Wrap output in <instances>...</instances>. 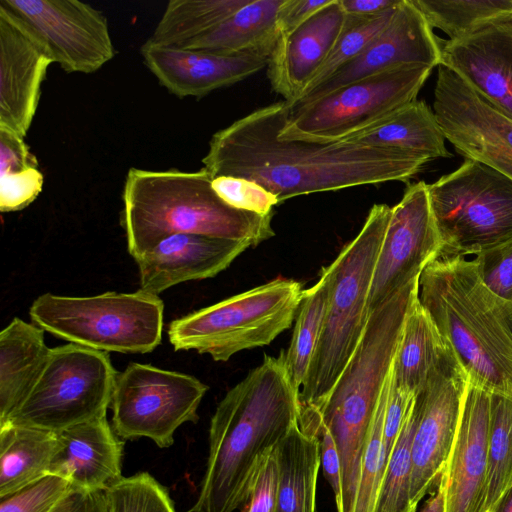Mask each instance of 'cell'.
<instances>
[{"instance_id": "obj_46", "label": "cell", "mask_w": 512, "mask_h": 512, "mask_svg": "<svg viewBox=\"0 0 512 512\" xmlns=\"http://www.w3.org/2000/svg\"><path fill=\"white\" fill-rule=\"evenodd\" d=\"M50 512H108L104 491L72 488Z\"/></svg>"}, {"instance_id": "obj_23", "label": "cell", "mask_w": 512, "mask_h": 512, "mask_svg": "<svg viewBox=\"0 0 512 512\" xmlns=\"http://www.w3.org/2000/svg\"><path fill=\"white\" fill-rule=\"evenodd\" d=\"M140 52L159 83L179 98L203 97L244 80L269 62V57L257 53L219 55L147 43L141 46Z\"/></svg>"}, {"instance_id": "obj_45", "label": "cell", "mask_w": 512, "mask_h": 512, "mask_svg": "<svg viewBox=\"0 0 512 512\" xmlns=\"http://www.w3.org/2000/svg\"><path fill=\"white\" fill-rule=\"evenodd\" d=\"M331 0H284L278 14L280 35L301 25Z\"/></svg>"}, {"instance_id": "obj_44", "label": "cell", "mask_w": 512, "mask_h": 512, "mask_svg": "<svg viewBox=\"0 0 512 512\" xmlns=\"http://www.w3.org/2000/svg\"><path fill=\"white\" fill-rule=\"evenodd\" d=\"M300 426L305 431L313 433L319 438L320 465H322L323 474L332 488L336 508H338L342 497V477L340 457L335 440L329 430L323 425Z\"/></svg>"}, {"instance_id": "obj_16", "label": "cell", "mask_w": 512, "mask_h": 512, "mask_svg": "<svg viewBox=\"0 0 512 512\" xmlns=\"http://www.w3.org/2000/svg\"><path fill=\"white\" fill-rule=\"evenodd\" d=\"M433 112L445 138L459 154L512 179V119L444 65L438 66Z\"/></svg>"}, {"instance_id": "obj_37", "label": "cell", "mask_w": 512, "mask_h": 512, "mask_svg": "<svg viewBox=\"0 0 512 512\" xmlns=\"http://www.w3.org/2000/svg\"><path fill=\"white\" fill-rule=\"evenodd\" d=\"M398 5L382 14L371 17L346 15L344 29L329 57L300 98L325 82L339 69L360 55L373 39L390 23Z\"/></svg>"}, {"instance_id": "obj_7", "label": "cell", "mask_w": 512, "mask_h": 512, "mask_svg": "<svg viewBox=\"0 0 512 512\" xmlns=\"http://www.w3.org/2000/svg\"><path fill=\"white\" fill-rule=\"evenodd\" d=\"M29 315L45 332L69 343L108 353H149L161 343L164 303L140 289L89 297L45 293L34 300Z\"/></svg>"}, {"instance_id": "obj_12", "label": "cell", "mask_w": 512, "mask_h": 512, "mask_svg": "<svg viewBox=\"0 0 512 512\" xmlns=\"http://www.w3.org/2000/svg\"><path fill=\"white\" fill-rule=\"evenodd\" d=\"M207 390L192 375L130 363L116 377L110 406L113 429L121 439L146 437L168 448L181 425L198 421Z\"/></svg>"}, {"instance_id": "obj_31", "label": "cell", "mask_w": 512, "mask_h": 512, "mask_svg": "<svg viewBox=\"0 0 512 512\" xmlns=\"http://www.w3.org/2000/svg\"><path fill=\"white\" fill-rule=\"evenodd\" d=\"M249 0H171L145 43L159 47L183 48L207 34Z\"/></svg>"}, {"instance_id": "obj_35", "label": "cell", "mask_w": 512, "mask_h": 512, "mask_svg": "<svg viewBox=\"0 0 512 512\" xmlns=\"http://www.w3.org/2000/svg\"><path fill=\"white\" fill-rule=\"evenodd\" d=\"M430 27L449 40L462 38L492 22L512 16V0H412Z\"/></svg>"}, {"instance_id": "obj_36", "label": "cell", "mask_w": 512, "mask_h": 512, "mask_svg": "<svg viewBox=\"0 0 512 512\" xmlns=\"http://www.w3.org/2000/svg\"><path fill=\"white\" fill-rule=\"evenodd\" d=\"M418 412L414 402L388 460L373 512H416L411 502L412 442Z\"/></svg>"}, {"instance_id": "obj_41", "label": "cell", "mask_w": 512, "mask_h": 512, "mask_svg": "<svg viewBox=\"0 0 512 512\" xmlns=\"http://www.w3.org/2000/svg\"><path fill=\"white\" fill-rule=\"evenodd\" d=\"M474 259L485 285L512 301V237L483 250Z\"/></svg>"}, {"instance_id": "obj_8", "label": "cell", "mask_w": 512, "mask_h": 512, "mask_svg": "<svg viewBox=\"0 0 512 512\" xmlns=\"http://www.w3.org/2000/svg\"><path fill=\"white\" fill-rule=\"evenodd\" d=\"M301 283L278 278L173 320L168 337L176 351L194 350L214 361L270 344L295 320Z\"/></svg>"}, {"instance_id": "obj_29", "label": "cell", "mask_w": 512, "mask_h": 512, "mask_svg": "<svg viewBox=\"0 0 512 512\" xmlns=\"http://www.w3.org/2000/svg\"><path fill=\"white\" fill-rule=\"evenodd\" d=\"M451 351L452 347L417 295L407 313L393 359L392 381L399 388L416 394Z\"/></svg>"}, {"instance_id": "obj_21", "label": "cell", "mask_w": 512, "mask_h": 512, "mask_svg": "<svg viewBox=\"0 0 512 512\" xmlns=\"http://www.w3.org/2000/svg\"><path fill=\"white\" fill-rule=\"evenodd\" d=\"M345 22L339 0H331L301 25L279 36L269 58L267 76L272 89L290 106L329 57Z\"/></svg>"}, {"instance_id": "obj_43", "label": "cell", "mask_w": 512, "mask_h": 512, "mask_svg": "<svg viewBox=\"0 0 512 512\" xmlns=\"http://www.w3.org/2000/svg\"><path fill=\"white\" fill-rule=\"evenodd\" d=\"M414 399L415 394L396 386L391 377L383 427V443L387 461L397 442Z\"/></svg>"}, {"instance_id": "obj_5", "label": "cell", "mask_w": 512, "mask_h": 512, "mask_svg": "<svg viewBox=\"0 0 512 512\" xmlns=\"http://www.w3.org/2000/svg\"><path fill=\"white\" fill-rule=\"evenodd\" d=\"M121 225L127 250L135 259L175 234H200L256 246L274 236L273 213L237 209L212 188V176L177 169H129L123 194Z\"/></svg>"}, {"instance_id": "obj_6", "label": "cell", "mask_w": 512, "mask_h": 512, "mask_svg": "<svg viewBox=\"0 0 512 512\" xmlns=\"http://www.w3.org/2000/svg\"><path fill=\"white\" fill-rule=\"evenodd\" d=\"M391 207L374 204L357 234L325 270L329 296L321 336L303 385L300 408L316 407L328 395L365 330L368 296Z\"/></svg>"}, {"instance_id": "obj_19", "label": "cell", "mask_w": 512, "mask_h": 512, "mask_svg": "<svg viewBox=\"0 0 512 512\" xmlns=\"http://www.w3.org/2000/svg\"><path fill=\"white\" fill-rule=\"evenodd\" d=\"M440 46V65L512 119V16Z\"/></svg>"}, {"instance_id": "obj_27", "label": "cell", "mask_w": 512, "mask_h": 512, "mask_svg": "<svg viewBox=\"0 0 512 512\" xmlns=\"http://www.w3.org/2000/svg\"><path fill=\"white\" fill-rule=\"evenodd\" d=\"M445 139L434 112L416 99L342 141L398 149L430 161L452 156Z\"/></svg>"}, {"instance_id": "obj_49", "label": "cell", "mask_w": 512, "mask_h": 512, "mask_svg": "<svg viewBox=\"0 0 512 512\" xmlns=\"http://www.w3.org/2000/svg\"><path fill=\"white\" fill-rule=\"evenodd\" d=\"M491 512H512V486L502 495Z\"/></svg>"}, {"instance_id": "obj_30", "label": "cell", "mask_w": 512, "mask_h": 512, "mask_svg": "<svg viewBox=\"0 0 512 512\" xmlns=\"http://www.w3.org/2000/svg\"><path fill=\"white\" fill-rule=\"evenodd\" d=\"M56 446L55 432L0 425V497L48 475Z\"/></svg>"}, {"instance_id": "obj_33", "label": "cell", "mask_w": 512, "mask_h": 512, "mask_svg": "<svg viewBox=\"0 0 512 512\" xmlns=\"http://www.w3.org/2000/svg\"><path fill=\"white\" fill-rule=\"evenodd\" d=\"M43 175L24 138L0 128V210L19 211L41 193Z\"/></svg>"}, {"instance_id": "obj_3", "label": "cell", "mask_w": 512, "mask_h": 512, "mask_svg": "<svg viewBox=\"0 0 512 512\" xmlns=\"http://www.w3.org/2000/svg\"><path fill=\"white\" fill-rule=\"evenodd\" d=\"M419 277L369 315L363 335L334 386L316 407L300 408L299 423L320 424L333 436L341 463L337 512H354L361 463L374 415L388 380Z\"/></svg>"}, {"instance_id": "obj_48", "label": "cell", "mask_w": 512, "mask_h": 512, "mask_svg": "<svg viewBox=\"0 0 512 512\" xmlns=\"http://www.w3.org/2000/svg\"><path fill=\"white\" fill-rule=\"evenodd\" d=\"M419 512H445V490L440 478L436 484V488L425 501Z\"/></svg>"}, {"instance_id": "obj_40", "label": "cell", "mask_w": 512, "mask_h": 512, "mask_svg": "<svg viewBox=\"0 0 512 512\" xmlns=\"http://www.w3.org/2000/svg\"><path fill=\"white\" fill-rule=\"evenodd\" d=\"M212 188L229 205L258 214L273 213L278 199L257 183L231 176L212 178Z\"/></svg>"}, {"instance_id": "obj_47", "label": "cell", "mask_w": 512, "mask_h": 512, "mask_svg": "<svg viewBox=\"0 0 512 512\" xmlns=\"http://www.w3.org/2000/svg\"><path fill=\"white\" fill-rule=\"evenodd\" d=\"M346 15L371 17L397 6L400 0H339Z\"/></svg>"}, {"instance_id": "obj_34", "label": "cell", "mask_w": 512, "mask_h": 512, "mask_svg": "<svg viewBox=\"0 0 512 512\" xmlns=\"http://www.w3.org/2000/svg\"><path fill=\"white\" fill-rule=\"evenodd\" d=\"M512 486V398L491 393L486 477L478 512H491Z\"/></svg>"}, {"instance_id": "obj_1", "label": "cell", "mask_w": 512, "mask_h": 512, "mask_svg": "<svg viewBox=\"0 0 512 512\" xmlns=\"http://www.w3.org/2000/svg\"><path fill=\"white\" fill-rule=\"evenodd\" d=\"M291 106L277 101L216 132L203 168L212 176L251 180L281 204L301 195L389 181L408 182L429 162L393 148L338 141L288 140L279 132Z\"/></svg>"}, {"instance_id": "obj_17", "label": "cell", "mask_w": 512, "mask_h": 512, "mask_svg": "<svg viewBox=\"0 0 512 512\" xmlns=\"http://www.w3.org/2000/svg\"><path fill=\"white\" fill-rule=\"evenodd\" d=\"M440 64V40L413 1L401 0L390 23L360 55L295 104L323 97L348 84L395 67L423 65L434 68Z\"/></svg>"}, {"instance_id": "obj_26", "label": "cell", "mask_w": 512, "mask_h": 512, "mask_svg": "<svg viewBox=\"0 0 512 512\" xmlns=\"http://www.w3.org/2000/svg\"><path fill=\"white\" fill-rule=\"evenodd\" d=\"M283 2L249 0L219 26L182 49L219 55L257 53L270 58L280 36L278 14Z\"/></svg>"}, {"instance_id": "obj_22", "label": "cell", "mask_w": 512, "mask_h": 512, "mask_svg": "<svg viewBox=\"0 0 512 512\" xmlns=\"http://www.w3.org/2000/svg\"><path fill=\"white\" fill-rule=\"evenodd\" d=\"M251 245L200 234L171 235L135 258L140 290L162 293L191 280L216 276Z\"/></svg>"}, {"instance_id": "obj_42", "label": "cell", "mask_w": 512, "mask_h": 512, "mask_svg": "<svg viewBox=\"0 0 512 512\" xmlns=\"http://www.w3.org/2000/svg\"><path fill=\"white\" fill-rule=\"evenodd\" d=\"M277 487L278 467L273 450L259 465L241 512H274Z\"/></svg>"}, {"instance_id": "obj_15", "label": "cell", "mask_w": 512, "mask_h": 512, "mask_svg": "<svg viewBox=\"0 0 512 512\" xmlns=\"http://www.w3.org/2000/svg\"><path fill=\"white\" fill-rule=\"evenodd\" d=\"M428 184L408 185L391 214L380 246L368 296L369 313L418 278L441 252Z\"/></svg>"}, {"instance_id": "obj_18", "label": "cell", "mask_w": 512, "mask_h": 512, "mask_svg": "<svg viewBox=\"0 0 512 512\" xmlns=\"http://www.w3.org/2000/svg\"><path fill=\"white\" fill-rule=\"evenodd\" d=\"M54 63L47 47L0 6V128L25 137L34 119L41 85Z\"/></svg>"}, {"instance_id": "obj_11", "label": "cell", "mask_w": 512, "mask_h": 512, "mask_svg": "<svg viewBox=\"0 0 512 512\" xmlns=\"http://www.w3.org/2000/svg\"><path fill=\"white\" fill-rule=\"evenodd\" d=\"M432 70L399 66L294 104L279 136L316 143L342 141L416 100Z\"/></svg>"}, {"instance_id": "obj_32", "label": "cell", "mask_w": 512, "mask_h": 512, "mask_svg": "<svg viewBox=\"0 0 512 512\" xmlns=\"http://www.w3.org/2000/svg\"><path fill=\"white\" fill-rule=\"evenodd\" d=\"M329 285L328 273L323 268L319 280L303 291L290 344L286 351L281 352L290 380L298 391L305 381L321 336Z\"/></svg>"}, {"instance_id": "obj_2", "label": "cell", "mask_w": 512, "mask_h": 512, "mask_svg": "<svg viewBox=\"0 0 512 512\" xmlns=\"http://www.w3.org/2000/svg\"><path fill=\"white\" fill-rule=\"evenodd\" d=\"M300 418L299 391L282 355L263 361L219 402L209 427V452L197 500L189 512H235L254 476Z\"/></svg>"}, {"instance_id": "obj_38", "label": "cell", "mask_w": 512, "mask_h": 512, "mask_svg": "<svg viewBox=\"0 0 512 512\" xmlns=\"http://www.w3.org/2000/svg\"><path fill=\"white\" fill-rule=\"evenodd\" d=\"M104 494L108 512H177L168 489L148 472L122 476Z\"/></svg>"}, {"instance_id": "obj_20", "label": "cell", "mask_w": 512, "mask_h": 512, "mask_svg": "<svg viewBox=\"0 0 512 512\" xmlns=\"http://www.w3.org/2000/svg\"><path fill=\"white\" fill-rule=\"evenodd\" d=\"M491 392L470 379L456 435L440 476L445 512H478L488 458Z\"/></svg>"}, {"instance_id": "obj_28", "label": "cell", "mask_w": 512, "mask_h": 512, "mask_svg": "<svg viewBox=\"0 0 512 512\" xmlns=\"http://www.w3.org/2000/svg\"><path fill=\"white\" fill-rule=\"evenodd\" d=\"M278 487L274 512H315L320 443L296 422L274 448Z\"/></svg>"}, {"instance_id": "obj_4", "label": "cell", "mask_w": 512, "mask_h": 512, "mask_svg": "<svg viewBox=\"0 0 512 512\" xmlns=\"http://www.w3.org/2000/svg\"><path fill=\"white\" fill-rule=\"evenodd\" d=\"M418 300L469 379L512 398V301L485 285L475 259L431 261L419 276Z\"/></svg>"}, {"instance_id": "obj_10", "label": "cell", "mask_w": 512, "mask_h": 512, "mask_svg": "<svg viewBox=\"0 0 512 512\" xmlns=\"http://www.w3.org/2000/svg\"><path fill=\"white\" fill-rule=\"evenodd\" d=\"M117 375L108 352L75 343L51 348L32 388L0 425L57 433L106 417Z\"/></svg>"}, {"instance_id": "obj_24", "label": "cell", "mask_w": 512, "mask_h": 512, "mask_svg": "<svg viewBox=\"0 0 512 512\" xmlns=\"http://www.w3.org/2000/svg\"><path fill=\"white\" fill-rule=\"evenodd\" d=\"M49 474L84 491H104L122 477L124 442L106 417L61 430Z\"/></svg>"}, {"instance_id": "obj_9", "label": "cell", "mask_w": 512, "mask_h": 512, "mask_svg": "<svg viewBox=\"0 0 512 512\" xmlns=\"http://www.w3.org/2000/svg\"><path fill=\"white\" fill-rule=\"evenodd\" d=\"M441 239L438 258L477 255L512 237V179L489 165L466 159L428 184Z\"/></svg>"}, {"instance_id": "obj_13", "label": "cell", "mask_w": 512, "mask_h": 512, "mask_svg": "<svg viewBox=\"0 0 512 512\" xmlns=\"http://www.w3.org/2000/svg\"><path fill=\"white\" fill-rule=\"evenodd\" d=\"M67 73L90 74L116 55L104 13L77 0H1Z\"/></svg>"}, {"instance_id": "obj_14", "label": "cell", "mask_w": 512, "mask_h": 512, "mask_svg": "<svg viewBox=\"0 0 512 512\" xmlns=\"http://www.w3.org/2000/svg\"><path fill=\"white\" fill-rule=\"evenodd\" d=\"M469 376L452 349L415 394L418 412L412 442L411 502L436 486L447 462L460 419Z\"/></svg>"}, {"instance_id": "obj_25", "label": "cell", "mask_w": 512, "mask_h": 512, "mask_svg": "<svg viewBox=\"0 0 512 512\" xmlns=\"http://www.w3.org/2000/svg\"><path fill=\"white\" fill-rule=\"evenodd\" d=\"M44 332L14 318L0 333V424L24 400L45 365L51 348Z\"/></svg>"}, {"instance_id": "obj_39", "label": "cell", "mask_w": 512, "mask_h": 512, "mask_svg": "<svg viewBox=\"0 0 512 512\" xmlns=\"http://www.w3.org/2000/svg\"><path fill=\"white\" fill-rule=\"evenodd\" d=\"M71 489L68 481L48 474L16 492L0 497V512H50Z\"/></svg>"}]
</instances>
